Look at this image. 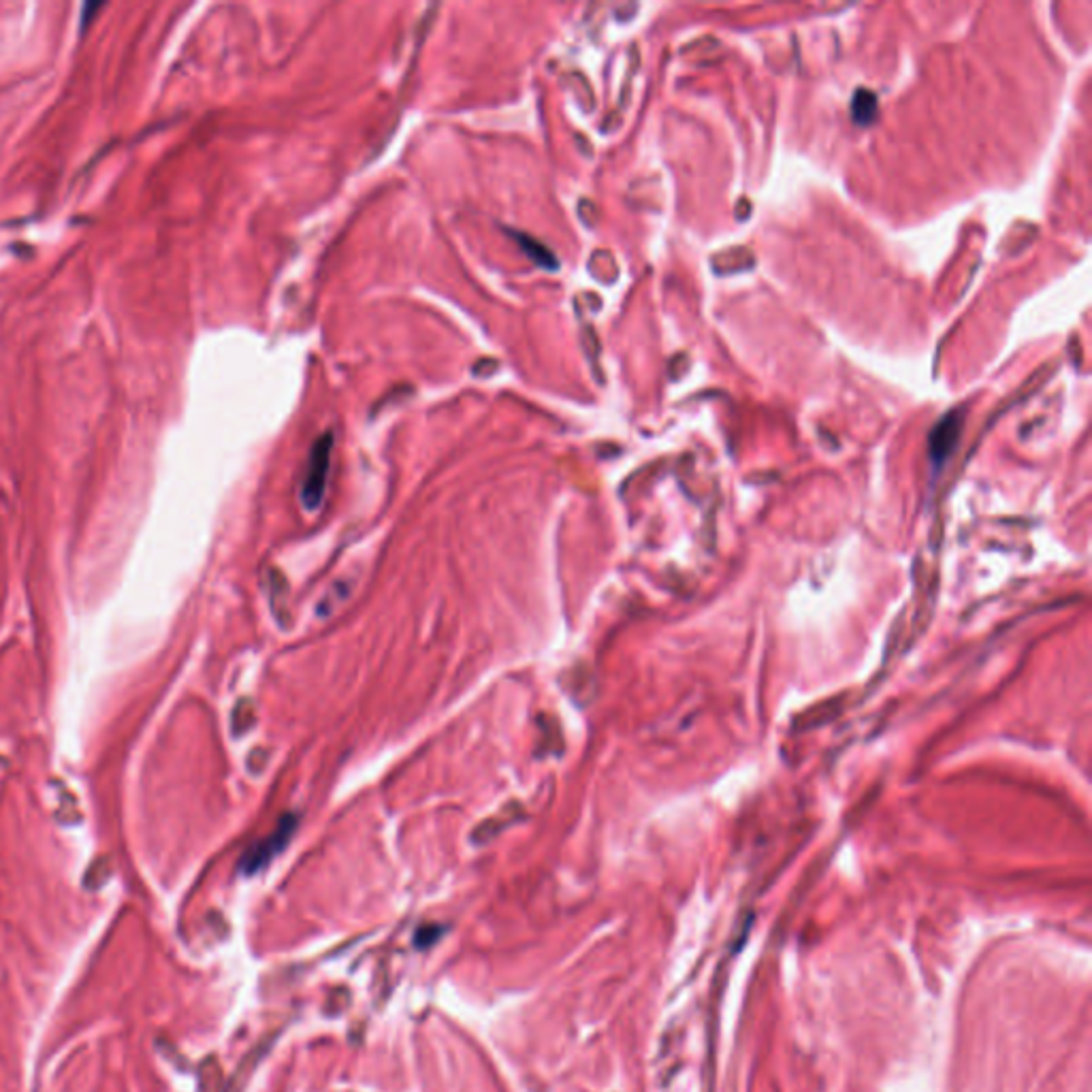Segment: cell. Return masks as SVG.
Returning <instances> with one entry per match:
<instances>
[{
	"instance_id": "1",
	"label": "cell",
	"mask_w": 1092,
	"mask_h": 1092,
	"mask_svg": "<svg viewBox=\"0 0 1092 1092\" xmlns=\"http://www.w3.org/2000/svg\"><path fill=\"white\" fill-rule=\"evenodd\" d=\"M331 453H333V433L324 432L318 440L312 444L310 457H307L306 472H303L302 489H299V499H302L303 508L314 513L323 506L324 493H327L329 470H331Z\"/></svg>"
},
{
	"instance_id": "2",
	"label": "cell",
	"mask_w": 1092,
	"mask_h": 1092,
	"mask_svg": "<svg viewBox=\"0 0 1092 1092\" xmlns=\"http://www.w3.org/2000/svg\"><path fill=\"white\" fill-rule=\"evenodd\" d=\"M297 823H299V818L295 813L284 815V818L278 822V826H275V830L271 832L267 839L258 841L257 845H252L250 850L243 854L242 864H239V867H242V872H246V875H254V872H258L261 868H265L275 856L282 854L284 847L288 845V841H291L295 830H297Z\"/></svg>"
},
{
	"instance_id": "3",
	"label": "cell",
	"mask_w": 1092,
	"mask_h": 1092,
	"mask_svg": "<svg viewBox=\"0 0 1092 1092\" xmlns=\"http://www.w3.org/2000/svg\"><path fill=\"white\" fill-rule=\"evenodd\" d=\"M960 433H962V412L960 410H952V412L945 414L939 423L932 427L931 437H928V453H931L932 464L941 468V465L948 461L949 454H952L953 448L958 446Z\"/></svg>"
},
{
	"instance_id": "4",
	"label": "cell",
	"mask_w": 1092,
	"mask_h": 1092,
	"mask_svg": "<svg viewBox=\"0 0 1092 1092\" xmlns=\"http://www.w3.org/2000/svg\"><path fill=\"white\" fill-rule=\"evenodd\" d=\"M352 591H355V583H352L350 579L335 580V583L329 587L327 594L320 598V602L316 604V615H318L320 619H327V617H331L333 612H338V608L344 606V604L350 600Z\"/></svg>"
},
{
	"instance_id": "5",
	"label": "cell",
	"mask_w": 1092,
	"mask_h": 1092,
	"mask_svg": "<svg viewBox=\"0 0 1092 1092\" xmlns=\"http://www.w3.org/2000/svg\"><path fill=\"white\" fill-rule=\"evenodd\" d=\"M267 594H269V606L274 612L275 621L280 625L288 623V583L278 570H271L267 574Z\"/></svg>"
},
{
	"instance_id": "6",
	"label": "cell",
	"mask_w": 1092,
	"mask_h": 1092,
	"mask_svg": "<svg viewBox=\"0 0 1092 1092\" xmlns=\"http://www.w3.org/2000/svg\"><path fill=\"white\" fill-rule=\"evenodd\" d=\"M510 233H513V237L517 239L519 247H523V252H525L527 257H530L531 261L535 263V265L542 267V269H546V271L557 269V267H559L557 258H555L553 252H551L549 247L544 246V243H540L538 239L530 237V235L519 233V231H510Z\"/></svg>"
},
{
	"instance_id": "7",
	"label": "cell",
	"mask_w": 1092,
	"mask_h": 1092,
	"mask_svg": "<svg viewBox=\"0 0 1092 1092\" xmlns=\"http://www.w3.org/2000/svg\"><path fill=\"white\" fill-rule=\"evenodd\" d=\"M879 113V101L875 92L858 88L851 96V120L858 126H871Z\"/></svg>"
},
{
	"instance_id": "8",
	"label": "cell",
	"mask_w": 1092,
	"mask_h": 1092,
	"mask_svg": "<svg viewBox=\"0 0 1092 1092\" xmlns=\"http://www.w3.org/2000/svg\"><path fill=\"white\" fill-rule=\"evenodd\" d=\"M252 721H254V709H252V704L247 700L239 702L237 709H235V713H233L235 734L239 736V734H243L246 730H250Z\"/></svg>"
},
{
	"instance_id": "9",
	"label": "cell",
	"mask_w": 1092,
	"mask_h": 1092,
	"mask_svg": "<svg viewBox=\"0 0 1092 1092\" xmlns=\"http://www.w3.org/2000/svg\"><path fill=\"white\" fill-rule=\"evenodd\" d=\"M442 931H444V928L436 926V924H425V926H421L416 931V945L418 948H429V945L436 943L437 937L442 935Z\"/></svg>"
}]
</instances>
